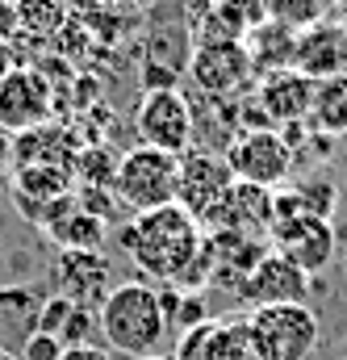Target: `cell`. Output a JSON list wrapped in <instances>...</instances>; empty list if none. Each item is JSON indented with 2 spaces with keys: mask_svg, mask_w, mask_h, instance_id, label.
I'll return each mask as SVG.
<instances>
[{
  "mask_svg": "<svg viewBox=\"0 0 347 360\" xmlns=\"http://www.w3.org/2000/svg\"><path fill=\"white\" fill-rule=\"evenodd\" d=\"M42 293L30 289V285H13V289H0V352L4 356H17L21 344L38 331V310H42Z\"/></svg>",
  "mask_w": 347,
  "mask_h": 360,
  "instance_id": "cell-19",
  "label": "cell"
},
{
  "mask_svg": "<svg viewBox=\"0 0 347 360\" xmlns=\"http://www.w3.org/2000/svg\"><path fill=\"white\" fill-rule=\"evenodd\" d=\"M310 122L322 139H339L347 134V76L339 80H322L314 89V109H310Z\"/></svg>",
  "mask_w": 347,
  "mask_h": 360,
  "instance_id": "cell-23",
  "label": "cell"
},
{
  "mask_svg": "<svg viewBox=\"0 0 347 360\" xmlns=\"http://www.w3.org/2000/svg\"><path fill=\"white\" fill-rule=\"evenodd\" d=\"M343 281H347V252H343Z\"/></svg>",
  "mask_w": 347,
  "mask_h": 360,
  "instance_id": "cell-37",
  "label": "cell"
},
{
  "mask_svg": "<svg viewBox=\"0 0 347 360\" xmlns=\"http://www.w3.org/2000/svg\"><path fill=\"white\" fill-rule=\"evenodd\" d=\"M55 113V89L38 68H8L0 76V130L8 139L46 126Z\"/></svg>",
  "mask_w": 347,
  "mask_h": 360,
  "instance_id": "cell-9",
  "label": "cell"
},
{
  "mask_svg": "<svg viewBox=\"0 0 347 360\" xmlns=\"http://www.w3.org/2000/svg\"><path fill=\"white\" fill-rule=\"evenodd\" d=\"M293 193H297V201H301V210H306L310 218H322V222H331V214H335V205H339V188H335L327 176L306 180V184H297Z\"/></svg>",
  "mask_w": 347,
  "mask_h": 360,
  "instance_id": "cell-26",
  "label": "cell"
},
{
  "mask_svg": "<svg viewBox=\"0 0 347 360\" xmlns=\"http://www.w3.org/2000/svg\"><path fill=\"white\" fill-rule=\"evenodd\" d=\"M226 164L230 176L243 184H260V188H280L293 176V151L284 147L280 130H243L230 139L226 147Z\"/></svg>",
  "mask_w": 347,
  "mask_h": 360,
  "instance_id": "cell-8",
  "label": "cell"
},
{
  "mask_svg": "<svg viewBox=\"0 0 347 360\" xmlns=\"http://www.w3.org/2000/svg\"><path fill=\"white\" fill-rule=\"evenodd\" d=\"M247 335L260 360H310L322 340L318 314L306 306H260L247 314Z\"/></svg>",
  "mask_w": 347,
  "mask_h": 360,
  "instance_id": "cell-3",
  "label": "cell"
},
{
  "mask_svg": "<svg viewBox=\"0 0 347 360\" xmlns=\"http://www.w3.org/2000/svg\"><path fill=\"white\" fill-rule=\"evenodd\" d=\"M235 188L230 176V164L226 155H214V151H184L180 155V176H176V205H184L201 226H209L226 201V193Z\"/></svg>",
  "mask_w": 347,
  "mask_h": 360,
  "instance_id": "cell-6",
  "label": "cell"
},
{
  "mask_svg": "<svg viewBox=\"0 0 347 360\" xmlns=\"http://www.w3.org/2000/svg\"><path fill=\"white\" fill-rule=\"evenodd\" d=\"M92 4H100V8H113V4H122V0H92Z\"/></svg>",
  "mask_w": 347,
  "mask_h": 360,
  "instance_id": "cell-34",
  "label": "cell"
},
{
  "mask_svg": "<svg viewBox=\"0 0 347 360\" xmlns=\"http://www.w3.org/2000/svg\"><path fill=\"white\" fill-rule=\"evenodd\" d=\"M109 272H113V264L100 252H63V260L55 264L59 297L88 306V310H100V302L109 297Z\"/></svg>",
  "mask_w": 347,
  "mask_h": 360,
  "instance_id": "cell-14",
  "label": "cell"
},
{
  "mask_svg": "<svg viewBox=\"0 0 347 360\" xmlns=\"http://www.w3.org/2000/svg\"><path fill=\"white\" fill-rule=\"evenodd\" d=\"M293 72H301L314 84L347 76V30L343 25L339 21H318V25L301 30L297 34V51H293Z\"/></svg>",
  "mask_w": 347,
  "mask_h": 360,
  "instance_id": "cell-11",
  "label": "cell"
},
{
  "mask_svg": "<svg viewBox=\"0 0 347 360\" xmlns=\"http://www.w3.org/2000/svg\"><path fill=\"white\" fill-rule=\"evenodd\" d=\"M134 130H138L143 147L180 160L184 151H192L197 117H192V105L180 89H159V92H143V101L134 109Z\"/></svg>",
  "mask_w": 347,
  "mask_h": 360,
  "instance_id": "cell-5",
  "label": "cell"
},
{
  "mask_svg": "<svg viewBox=\"0 0 347 360\" xmlns=\"http://www.w3.org/2000/svg\"><path fill=\"white\" fill-rule=\"evenodd\" d=\"M8 164H13V139H8V134H0V176L8 172Z\"/></svg>",
  "mask_w": 347,
  "mask_h": 360,
  "instance_id": "cell-31",
  "label": "cell"
},
{
  "mask_svg": "<svg viewBox=\"0 0 347 360\" xmlns=\"http://www.w3.org/2000/svg\"><path fill=\"white\" fill-rule=\"evenodd\" d=\"M117 164H122V155L109 147V143H100V147H84L80 155H76V180H80V188H113V176H117Z\"/></svg>",
  "mask_w": 347,
  "mask_h": 360,
  "instance_id": "cell-24",
  "label": "cell"
},
{
  "mask_svg": "<svg viewBox=\"0 0 347 360\" xmlns=\"http://www.w3.org/2000/svg\"><path fill=\"white\" fill-rule=\"evenodd\" d=\"M201 323H209V306H205V297H201V293H180L176 314L168 319V331L184 335V331H192V327H201Z\"/></svg>",
  "mask_w": 347,
  "mask_h": 360,
  "instance_id": "cell-27",
  "label": "cell"
},
{
  "mask_svg": "<svg viewBox=\"0 0 347 360\" xmlns=\"http://www.w3.org/2000/svg\"><path fill=\"white\" fill-rule=\"evenodd\" d=\"M263 21H268V0H209L201 21L192 25V42H214V38L243 42Z\"/></svg>",
  "mask_w": 347,
  "mask_h": 360,
  "instance_id": "cell-17",
  "label": "cell"
},
{
  "mask_svg": "<svg viewBox=\"0 0 347 360\" xmlns=\"http://www.w3.org/2000/svg\"><path fill=\"white\" fill-rule=\"evenodd\" d=\"M122 252L134 260V269L155 285H184L192 264L201 260L205 231L184 205H164L151 214H134L117 226Z\"/></svg>",
  "mask_w": 347,
  "mask_h": 360,
  "instance_id": "cell-1",
  "label": "cell"
},
{
  "mask_svg": "<svg viewBox=\"0 0 347 360\" xmlns=\"http://www.w3.org/2000/svg\"><path fill=\"white\" fill-rule=\"evenodd\" d=\"M72 314H76V302H67V297H59V293H55V297H46V302H42V310H38V331L59 340Z\"/></svg>",
  "mask_w": 347,
  "mask_h": 360,
  "instance_id": "cell-28",
  "label": "cell"
},
{
  "mask_svg": "<svg viewBox=\"0 0 347 360\" xmlns=\"http://www.w3.org/2000/svg\"><path fill=\"white\" fill-rule=\"evenodd\" d=\"M247 42V55H251V68L272 76V72H289L293 68V51H297V34L276 25V21H263L256 34L243 38Z\"/></svg>",
  "mask_w": 347,
  "mask_h": 360,
  "instance_id": "cell-20",
  "label": "cell"
},
{
  "mask_svg": "<svg viewBox=\"0 0 347 360\" xmlns=\"http://www.w3.org/2000/svg\"><path fill=\"white\" fill-rule=\"evenodd\" d=\"M268 226H272V188L243 184V180H235L218 218L209 222V231H235V235H251V239L268 235Z\"/></svg>",
  "mask_w": 347,
  "mask_h": 360,
  "instance_id": "cell-18",
  "label": "cell"
},
{
  "mask_svg": "<svg viewBox=\"0 0 347 360\" xmlns=\"http://www.w3.org/2000/svg\"><path fill=\"white\" fill-rule=\"evenodd\" d=\"M335 360H347V335L339 340V348H335Z\"/></svg>",
  "mask_w": 347,
  "mask_h": 360,
  "instance_id": "cell-33",
  "label": "cell"
},
{
  "mask_svg": "<svg viewBox=\"0 0 347 360\" xmlns=\"http://www.w3.org/2000/svg\"><path fill=\"white\" fill-rule=\"evenodd\" d=\"M322 8H327L322 0H268V21L301 34V30H310V25L322 21Z\"/></svg>",
  "mask_w": 347,
  "mask_h": 360,
  "instance_id": "cell-25",
  "label": "cell"
},
{
  "mask_svg": "<svg viewBox=\"0 0 347 360\" xmlns=\"http://www.w3.org/2000/svg\"><path fill=\"white\" fill-rule=\"evenodd\" d=\"M335 21L347 30V0H335Z\"/></svg>",
  "mask_w": 347,
  "mask_h": 360,
  "instance_id": "cell-32",
  "label": "cell"
},
{
  "mask_svg": "<svg viewBox=\"0 0 347 360\" xmlns=\"http://www.w3.org/2000/svg\"><path fill=\"white\" fill-rule=\"evenodd\" d=\"M63 360H113L105 348H96V344H88V348H67Z\"/></svg>",
  "mask_w": 347,
  "mask_h": 360,
  "instance_id": "cell-30",
  "label": "cell"
},
{
  "mask_svg": "<svg viewBox=\"0 0 347 360\" xmlns=\"http://www.w3.org/2000/svg\"><path fill=\"white\" fill-rule=\"evenodd\" d=\"M251 55H247V42H235V38H214V42H192V55H188V80L192 89L205 92L209 101H226L251 80Z\"/></svg>",
  "mask_w": 347,
  "mask_h": 360,
  "instance_id": "cell-7",
  "label": "cell"
},
{
  "mask_svg": "<svg viewBox=\"0 0 347 360\" xmlns=\"http://www.w3.org/2000/svg\"><path fill=\"white\" fill-rule=\"evenodd\" d=\"M276 239V252L293 264V269H301L306 276H314V272H327L331 269V260H335V226L331 222H322V218H297V222H289L284 231H276L272 235Z\"/></svg>",
  "mask_w": 347,
  "mask_h": 360,
  "instance_id": "cell-13",
  "label": "cell"
},
{
  "mask_svg": "<svg viewBox=\"0 0 347 360\" xmlns=\"http://www.w3.org/2000/svg\"><path fill=\"white\" fill-rule=\"evenodd\" d=\"M105 231H109V226H105L100 218L84 214V210H80V201H76V205H72V210H67V214L46 231V235H51L63 252H100Z\"/></svg>",
  "mask_w": 347,
  "mask_h": 360,
  "instance_id": "cell-22",
  "label": "cell"
},
{
  "mask_svg": "<svg viewBox=\"0 0 347 360\" xmlns=\"http://www.w3.org/2000/svg\"><path fill=\"white\" fill-rule=\"evenodd\" d=\"M63 340H55V335H42V331H34L25 344H21V352L17 360H63Z\"/></svg>",
  "mask_w": 347,
  "mask_h": 360,
  "instance_id": "cell-29",
  "label": "cell"
},
{
  "mask_svg": "<svg viewBox=\"0 0 347 360\" xmlns=\"http://www.w3.org/2000/svg\"><path fill=\"white\" fill-rule=\"evenodd\" d=\"M306 297H310V276L293 269L280 252H268L247 272V281L239 289V302H247L251 310H260V306H306Z\"/></svg>",
  "mask_w": 347,
  "mask_h": 360,
  "instance_id": "cell-10",
  "label": "cell"
},
{
  "mask_svg": "<svg viewBox=\"0 0 347 360\" xmlns=\"http://www.w3.org/2000/svg\"><path fill=\"white\" fill-rule=\"evenodd\" d=\"M96 327L100 340L122 352V356L138 360V356H155V348L168 340V319L159 306V289L147 281H126L113 285L109 297L96 310Z\"/></svg>",
  "mask_w": 347,
  "mask_h": 360,
  "instance_id": "cell-2",
  "label": "cell"
},
{
  "mask_svg": "<svg viewBox=\"0 0 347 360\" xmlns=\"http://www.w3.org/2000/svg\"><path fill=\"white\" fill-rule=\"evenodd\" d=\"M76 172L67 168H51V164H25L13 168V201H55V197H72Z\"/></svg>",
  "mask_w": 347,
  "mask_h": 360,
  "instance_id": "cell-21",
  "label": "cell"
},
{
  "mask_svg": "<svg viewBox=\"0 0 347 360\" xmlns=\"http://www.w3.org/2000/svg\"><path fill=\"white\" fill-rule=\"evenodd\" d=\"M314 80H306L301 72H272V76H263L260 84V96H256V105L263 109V117L272 122V130L276 126H293V122H306L310 117V109H314Z\"/></svg>",
  "mask_w": 347,
  "mask_h": 360,
  "instance_id": "cell-15",
  "label": "cell"
},
{
  "mask_svg": "<svg viewBox=\"0 0 347 360\" xmlns=\"http://www.w3.org/2000/svg\"><path fill=\"white\" fill-rule=\"evenodd\" d=\"M176 176H180V160L164 155V151H151V147H134L122 155L117 164V176H113V193L122 201V210L134 218V214H151V210H164L176 201Z\"/></svg>",
  "mask_w": 347,
  "mask_h": 360,
  "instance_id": "cell-4",
  "label": "cell"
},
{
  "mask_svg": "<svg viewBox=\"0 0 347 360\" xmlns=\"http://www.w3.org/2000/svg\"><path fill=\"white\" fill-rule=\"evenodd\" d=\"M138 360H172V356H159V352H155V356H138Z\"/></svg>",
  "mask_w": 347,
  "mask_h": 360,
  "instance_id": "cell-36",
  "label": "cell"
},
{
  "mask_svg": "<svg viewBox=\"0 0 347 360\" xmlns=\"http://www.w3.org/2000/svg\"><path fill=\"white\" fill-rule=\"evenodd\" d=\"M84 151V139H76L72 126H38L13 139V168L25 164H51V168H76V155Z\"/></svg>",
  "mask_w": 347,
  "mask_h": 360,
  "instance_id": "cell-16",
  "label": "cell"
},
{
  "mask_svg": "<svg viewBox=\"0 0 347 360\" xmlns=\"http://www.w3.org/2000/svg\"><path fill=\"white\" fill-rule=\"evenodd\" d=\"M172 360H260L247 335V319H209L180 335Z\"/></svg>",
  "mask_w": 347,
  "mask_h": 360,
  "instance_id": "cell-12",
  "label": "cell"
},
{
  "mask_svg": "<svg viewBox=\"0 0 347 360\" xmlns=\"http://www.w3.org/2000/svg\"><path fill=\"white\" fill-rule=\"evenodd\" d=\"M134 4H143V8H155V4H159V0H134Z\"/></svg>",
  "mask_w": 347,
  "mask_h": 360,
  "instance_id": "cell-35",
  "label": "cell"
}]
</instances>
